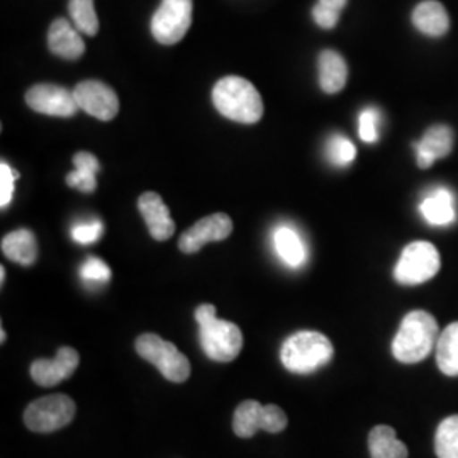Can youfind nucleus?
<instances>
[{
  "mask_svg": "<svg viewBox=\"0 0 458 458\" xmlns=\"http://www.w3.org/2000/svg\"><path fill=\"white\" fill-rule=\"evenodd\" d=\"M199 342L204 353L214 361H233L243 348L242 329L231 321L217 319L213 304H202L196 310Z\"/></svg>",
  "mask_w": 458,
  "mask_h": 458,
  "instance_id": "obj_1",
  "label": "nucleus"
},
{
  "mask_svg": "<svg viewBox=\"0 0 458 458\" xmlns=\"http://www.w3.org/2000/svg\"><path fill=\"white\" fill-rule=\"evenodd\" d=\"M216 109L231 121L253 124L263 115V100L255 85L242 77H225L214 85Z\"/></svg>",
  "mask_w": 458,
  "mask_h": 458,
  "instance_id": "obj_2",
  "label": "nucleus"
},
{
  "mask_svg": "<svg viewBox=\"0 0 458 458\" xmlns=\"http://www.w3.org/2000/svg\"><path fill=\"white\" fill-rule=\"evenodd\" d=\"M438 342V323L426 311L404 316L393 342V355L401 363L425 360Z\"/></svg>",
  "mask_w": 458,
  "mask_h": 458,
  "instance_id": "obj_3",
  "label": "nucleus"
},
{
  "mask_svg": "<svg viewBox=\"0 0 458 458\" xmlns=\"http://www.w3.org/2000/svg\"><path fill=\"white\" fill-rule=\"evenodd\" d=\"M333 355V344L318 331H299L289 336L280 350L284 367L294 374H311L325 367Z\"/></svg>",
  "mask_w": 458,
  "mask_h": 458,
  "instance_id": "obj_4",
  "label": "nucleus"
},
{
  "mask_svg": "<svg viewBox=\"0 0 458 458\" xmlns=\"http://www.w3.org/2000/svg\"><path fill=\"white\" fill-rule=\"evenodd\" d=\"M134 346L138 355L155 365L166 380L181 384L191 377L189 359L175 344L165 342L158 335L145 333L138 336Z\"/></svg>",
  "mask_w": 458,
  "mask_h": 458,
  "instance_id": "obj_5",
  "label": "nucleus"
},
{
  "mask_svg": "<svg viewBox=\"0 0 458 458\" xmlns=\"http://www.w3.org/2000/svg\"><path fill=\"white\" fill-rule=\"evenodd\" d=\"M440 253L428 242L406 246L394 268V277L403 285H420L435 277L440 270Z\"/></svg>",
  "mask_w": 458,
  "mask_h": 458,
  "instance_id": "obj_6",
  "label": "nucleus"
},
{
  "mask_svg": "<svg viewBox=\"0 0 458 458\" xmlns=\"http://www.w3.org/2000/svg\"><path fill=\"white\" fill-rule=\"evenodd\" d=\"M75 403L65 394H53L31 403L24 412V423L36 433H53L75 418Z\"/></svg>",
  "mask_w": 458,
  "mask_h": 458,
  "instance_id": "obj_7",
  "label": "nucleus"
},
{
  "mask_svg": "<svg viewBox=\"0 0 458 458\" xmlns=\"http://www.w3.org/2000/svg\"><path fill=\"white\" fill-rule=\"evenodd\" d=\"M287 426V414L276 404L263 406L259 401H243L233 418V429L240 438H251L259 429L280 433Z\"/></svg>",
  "mask_w": 458,
  "mask_h": 458,
  "instance_id": "obj_8",
  "label": "nucleus"
},
{
  "mask_svg": "<svg viewBox=\"0 0 458 458\" xmlns=\"http://www.w3.org/2000/svg\"><path fill=\"white\" fill-rule=\"evenodd\" d=\"M192 24V0H162L151 21L153 38L162 45H175Z\"/></svg>",
  "mask_w": 458,
  "mask_h": 458,
  "instance_id": "obj_9",
  "label": "nucleus"
},
{
  "mask_svg": "<svg viewBox=\"0 0 458 458\" xmlns=\"http://www.w3.org/2000/svg\"><path fill=\"white\" fill-rule=\"evenodd\" d=\"M26 104L39 114L72 117L81 109L73 92L65 87L39 83L26 92Z\"/></svg>",
  "mask_w": 458,
  "mask_h": 458,
  "instance_id": "obj_10",
  "label": "nucleus"
},
{
  "mask_svg": "<svg viewBox=\"0 0 458 458\" xmlns=\"http://www.w3.org/2000/svg\"><path fill=\"white\" fill-rule=\"evenodd\" d=\"M79 107L100 121H111L119 113V98L114 90L98 81H85L73 90Z\"/></svg>",
  "mask_w": 458,
  "mask_h": 458,
  "instance_id": "obj_11",
  "label": "nucleus"
},
{
  "mask_svg": "<svg viewBox=\"0 0 458 458\" xmlns=\"http://www.w3.org/2000/svg\"><path fill=\"white\" fill-rule=\"evenodd\" d=\"M233 231V221L228 214L216 213L197 221L182 234L179 248L183 253H197L200 248L213 242L226 240Z\"/></svg>",
  "mask_w": 458,
  "mask_h": 458,
  "instance_id": "obj_12",
  "label": "nucleus"
},
{
  "mask_svg": "<svg viewBox=\"0 0 458 458\" xmlns=\"http://www.w3.org/2000/svg\"><path fill=\"white\" fill-rule=\"evenodd\" d=\"M81 357L77 350L70 346H62L53 360L39 359L34 360L31 365V377L38 386L43 387H53L60 382L66 380L68 377L73 376L79 369Z\"/></svg>",
  "mask_w": 458,
  "mask_h": 458,
  "instance_id": "obj_13",
  "label": "nucleus"
},
{
  "mask_svg": "<svg viewBox=\"0 0 458 458\" xmlns=\"http://www.w3.org/2000/svg\"><path fill=\"white\" fill-rule=\"evenodd\" d=\"M138 208L147 221L148 231L153 240L165 242L175 233V223L170 216V209L157 192H145L138 200Z\"/></svg>",
  "mask_w": 458,
  "mask_h": 458,
  "instance_id": "obj_14",
  "label": "nucleus"
},
{
  "mask_svg": "<svg viewBox=\"0 0 458 458\" xmlns=\"http://www.w3.org/2000/svg\"><path fill=\"white\" fill-rule=\"evenodd\" d=\"M416 162L420 168H429L437 160L445 158L454 149V131L448 126H431L425 136L414 145Z\"/></svg>",
  "mask_w": 458,
  "mask_h": 458,
  "instance_id": "obj_15",
  "label": "nucleus"
},
{
  "mask_svg": "<svg viewBox=\"0 0 458 458\" xmlns=\"http://www.w3.org/2000/svg\"><path fill=\"white\" fill-rule=\"evenodd\" d=\"M81 31L75 30L66 19L53 21L48 33L49 51L65 60H79L85 53Z\"/></svg>",
  "mask_w": 458,
  "mask_h": 458,
  "instance_id": "obj_16",
  "label": "nucleus"
},
{
  "mask_svg": "<svg viewBox=\"0 0 458 458\" xmlns=\"http://www.w3.org/2000/svg\"><path fill=\"white\" fill-rule=\"evenodd\" d=\"M420 213L431 226H450L457 221L455 197L445 189H433L420 204Z\"/></svg>",
  "mask_w": 458,
  "mask_h": 458,
  "instance_id": "obj_17",
  "label": "nucleus"
},
{
  "mask_svg": "<svg viewBox=\"0 0 458 458\" xmlns=\"http://www.w3.org/2000/svg\"><path fill=\"white\" fill-rule=\"evenodd\" d=\"M412 24L420 33L440 38L450 28V19L446 9L437 0H426L412 11Z\"/></svg>",
  "mask_w": 458,
  "mask_h": 458,
  "instance_id": "obj_18",
  "label": "nucleus"
},
{
  "mask_svg": "<svg viewBox=\"0 0 458 458\" xmlns=\"http://www.w3.org/2000/svg\"><path fill=\"white\" fill-rule=\"evenodd\" d=\"M319 85L327 94H338L348 81V66L344 56L333 49H325L318 60Z\"/></svg>",
  "mask_w": 458,
  "mask_h": 458,
  "instance_id": "obj_19",
  "label": "nucleus"
},
{
  "mask_svg": "<svg viewBox=\"0 0 458 458\" xmlns=\"http://www.w3.org/2000/svg\"><path fill=\"white\" fill-rule=\"evenodd\" d=\"M2 253L11 262L30 267L38 259V245L36 238L30 229H17L4 236L2 240Z\"/></svg>",
  "mask_w": 458,
  "mask_h": 458,
  "instance_id": "obj_20",
  "label": "nucleus"
},
{
  "mask_svg": "<svg viewBox=\"0 0 458 458\" xmlns=\"http://www.w3.org/2000/svg\"><path fill=\"white\" fill-rule=\"evenodd\" d=\"M369 450L372 458H408V448L397 440L391 426H376L369 435Z\"/></svg>",
  "mask_w": 458,
  "mask_h": 458,
  "instance_id": "obj_21",
  "label": "nucleus"
},
{
  "mask_svg": "<svg viewBox=\"0 0 458 458\" xmlns=\"http://www.w3.org/2000/svg\"><path fill=\"white\" fill-rule=\"evenodd\" d=\"M75 170L66 175V183L73 189H79L81 192H94L98 187L96 175L100 170V164L92 153L81 151L73 157Z\"/></svg>",
  "mask_w": 458,
  "mask_h": 458,
  "instance_id": "obj_22",
  "label": "nucleus"
},
{
  "mask_svg": "<svg viewBox=\"0 0 458 458\" xmlns=\"http://www.w3.org/2000/svg\"><path fill=\"white\" fill-rule=\"evenodd\" d=\"M274 243H276L278 257L289 267L297 268L306 262L308 251L295 229L289 228V226L278 228L274 234Z\"/></svg>",
  "mask_w": 458,
  "mask_h": 458,
  "instance_id": "obj_23",
  "label": "nucleus"
},
{
  "mask_svg": "<svg viewBox=\"0 0 458 458\" xmlns=\"http://www.w3.org/2000/svg\"><path fill=\"white\" fill-rule=\"evenodd\" d=\"M437 363L445 376L458 377V321L445 327L438 336Z\"/></svg>",
  "mask_w": 458,
  "mask_h": 458,
  "instance_id": "obj_24",
  "label": "nucleus"
},
{
  "mask_svg": "<svg viewBox=\"0 0 458 458\" xmlns=\"http://www.w3.org/2000/svg\"><path fill=\"white\" fill-rule=\"evenodd\" d=\"M435 452L438 458H458V414L443 420L438 426Z\"/></svg>",
  "mask_w": 458,
  "mask_h": 458,
  "instance_id": "obj_25",
  "label": "nucleus"
},
{
  "mask_svg": "<svg viewBox=\"0 0 458 458\" xmlns=\"http://www.w3.org/2000/svg\"><path fill=\"white\" fill-rule=\"evenodd\" d=\"M68 11L75 28L87 36H96L98 31V19L94 0H70Z\"/></svg>",
  "mask_w": 458,
  "mask_h": 458,
  "instance_id": "obj_26",
  "label": "nucleus"
},
{
  "mask_svg": "<svg viewBox=\"0 0 458 458\" xmlns=\"http://www.w3.org/2000/svg\"><path fill=\"white\" fill-rule=\"evenodd\" d=\"M348 0H319L312 9V17L316 24L323 30H333L338 24L340 13L344 11Z\"/></svg>",
  "mask_w": 458,
  "mask_h": 458,
  "instance_id": "obj_27",
  "label": "nucleus"
},
{
  "mask_svg": "<svg viewBox=\"0 0 458 458\" xmlns=\"http://www.w3.org/2000/svg\"><path fill=\"white\" fill-rule=\"evenodd\" d=\"M327 153L331 164L336 166H346L355 160L357 148L342 134H335L327 143Z\"/></svg>",
  "mask_w": 458,
  "mask_h": 458,
  "instance_id": "obj_28",
  "label": "nucleus"
},
{
  "mask_svg": "<svg viewBox=\"0 0 458 458\" xmlns=\"http://www.w3.org/2000/svg\"><path fill=\"white\" fill-rule=\"evenodd\" d=\"M378 111L374 107H367L361 111L359 119V134L365 143H376L378 140Z\"/></svg>",
  "mask_w": 458,
  "mask_h": 458,
  "instance_id": "obj_29",
  "label": "nucleus"
},
{
  "mask_svg": "<svg viewBox=\"0 0 458 458\" xmlns=\"http://www.w3.org/2000/svg\"><path fill=\"white\" fill-rule=\"evenodd\" d=\"M81 276L87 282L102 284V282H109L113 274H111V268L107 267V263L92 257V259H89L83 263L82 268H81Z\"/></svg>",
  "mask_w": 458,
  "mask_h": 458,
  "instance_id": "obj_30",
  "label": "nucleus"
},
{
  "mask_svg": "<svg viewBox=\"0 0 458 458\" xmlns=\"http://www.w3.org/2000/svg\"><path fill=\"white\" fill-rule=\"evenodd\" d=\"M19 174L13 170L5 162L0 164V206L2 209L7 208L14 196V182L17 181Z\"/></svg>",
  "mask_w": 458,
  "mask_h": 458,
  "instance_id": "obj_31",
  "label": "nucleus"
},
{
  "mask_svg": "<svg viewBox=\"0 0 458 458\" xmlns=\"http://www.w3.org/2000/svg\"><path fill=\"white\" fill-rule=\"evenodd\" d=\"M104 234V225L100 221L82 223L72 229V238L81 245H92Z\"/></svg>",
  "mask_w": 458,
  "mask_h": 458,
  "instance_id": "obj_32",
  "label": "nucleus"
},
{
  "mask_svg": "<svg viewBox=\"0 0 458 458\" xmlns=\"http://www.w3.org/2000/svg\"><path fill=\"white\" fill-rule=\"evenodd\" d=\"M0 340H2V344L5 342V331H4V329H2V333H0Z\"/></svg>",
  "mask_w": 458,
  "mask_h": 458,
  "instance_id": "obj_33",
  "label": "nucleus"
}]
</instances>
